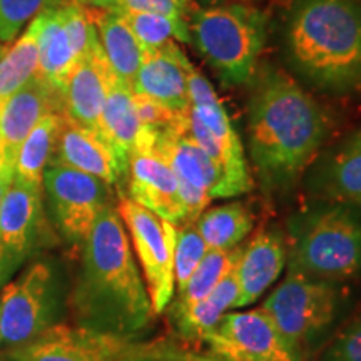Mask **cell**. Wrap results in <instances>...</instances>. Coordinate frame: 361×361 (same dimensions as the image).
Here are the masks:
<instances>
[{"label": "cell", "mask_w": 361, "mask_h": 361, "mask_svg": "<svg viewBox=\"0 0 361 361\" xmlns=\"http://www.w3.org/2000/svg\"><path fill=\"white\" fill-rule=\"evenodd\" d=\"M0 341H2V335H0Z\"/></svg>", "instance_id": "7bdbcfd3"}, {"label": "cell", "mask_w": 361, "mask_h": 361, "mask_svg": "<svg viewBox=\"0 0 361 361\" xmlns=\"http://www.w3.org/2000/svg\"><path fill=\"white\" fill-rule=\"evenodd\" d=\"M171 355L176 361H223L209 353H196V351H184L171 346Z\"/></svg>", "instance_id": "8d00e7d4"}, {"label": "cell", "mask_w": 361, "mask_h": 361, "mask_svg": "<svg viewBox=\"0 0 361 361\" xmlns=\"http://www.w3.org/2000/svg\"><path fill=\"white\" fill-rule=\"evenodd\" d=\"M239 255H241V246L234 247V250L207 251L200 266L192 273V276L189 278L186 286L178 291V295H174L176 300L171 301L168 306L169 314L183 313V311L200 303L201 300H204L218 286L221 279L236 266Z\"/></svg>", "instance_id": "f1b7e54d"}, {"label": "cell", "mask_w": 361, "mask_h": 361, "mask_svg": "<svg viewBox=\"0 0 361 361\" xmlns=\"http://www.w3.org/2000/svg\"><path fill=\"white\" fill-rule=\"evenodd\" d=\"M288 259V243L276 229H263L241 246L236 263L239 296L236 308H246L259 300L281 276Z\"/></svg>", "instance_id": "ffe728a7"}, {"label": "cell", "mask_w": 361, "mask_h": 361, "mask_svg": "<svg viewBox=\"0 0 361 361\" xmlns=\"http://www.w3.org/2000/svg\"><path fill=\"white\" fill-rule=\"evenodd\" d=\"M313 186L329 202L361 209V129L329 152L316 169Z\"/></svg>", "instance_id": "44dd1931"}, {"label": "cell", "mask_w": 361, "mask_h": 361, "mask_svg": "<svg viewBox=\"0 0 361 361\" xmlns=\"http://www.w3.org/2000/svg\"><path fill=\"white\" fill-rule=\"evenodd\" d=\"M37 25V75L54 89H64L67 75L79 62L61 12V0H51L34 19Z\"/></svg>", "instance_id": "7402d4cb"}, {"label": "cell", "mask_w": 361, "mask_h": 361, "mask_svg": "<svg viewBox=\"0 0 361 361\" xmlns=\"http://www.w3.org/2000/svg\"><path fill=\"white\" fill-rule=\"evenodd\" d=\"M188 99L189 107L219 101V97L216 96V90L213 89L209 80H207L192 64L188 71Z\"/></svg>", "instance_id": "d590c367"}, {"label": "cell", "mask_w": 361, "mask_h": 361, "mask_svg": "<svg viewBox=\"0 0 361 361\" xmlns=\"http://www.w3.org/2000/svg\"><path fill=\"white\" fill-rule=\"evenodd\" d=\"M2 106H4V102H0V116H2ZM0 173H8V174H12V171H8V169L6 168V164H4L2 154H0ZM12 176H13V174H12Z\"/></svg>", "instance_id": "ab89813d"}, {"label": "cell", "mask_w": 361, "mask_h": 361, "mask_svg": "<svg viewBox=\"0 0 361 361\" xmlns=\"http://www.w3.org/2000/svg\"><path fill=\"white\" fill-rule=\"evenodd\" d=\"M112 79L114 72L96 39L89 52L67 75L62 89L66 114L74 123L99 133L102 107Z\"/></svg>", "instance_id": "d6986e66"}, {"label": "cell", "mask_w": 361, "mask_h": 361, "mask_svg": "<svg viewBox=\"0 0 361 361\" xmlns=\"http://www.w3.org/2000/svg\"><path fill=\"white\" fill-rule=\"evenodd\" d=\"M0 290V353L20 348L59 323L61 286L47 261L30 263Z\"/></svg>", "instance_id": "8992f818"}, {"label": "cell", "mask_w": 361, "mask_h": 361, "mask_svg": "<svg viewBox=\"0 0 361 361\" xmlns=\"http://www.w3.org/2000/svg\"><path fill=\"white\" fill-rule=\"evenodd\" d=\"M340 286L288 271L286 278L266 298L261 310L269 316L286 345L300 356L335 319Z\"/></svg>", "instance_id": "52a82bcc"}, {"label": "cell", "mask_w": 361, "mask_h": 361, "mask_svg": "<svg viewBox=\"0 0 361 361\" xmlns=\"http://www.w3.org/2000/svg\"><path fill=\"white\" fill-rule=\"evenodd\" d=\"M192 0H87V7L112 12L157 13L176 20H186Z\"/></svg>", "instance_id": "1f68e13d"}, {"label": "cell", "mask_w": 361, "mask_h": 361, "mask_svg": "<svg viewBox=\"0 0 361 361\" xmlns=\"http://www.w3.org/2000/svg\"><path fill=\"white\" fill-rule=\"evenodd\" d=\"M319 361H361V314L338 333Z\"/></svg>", "instance_id": "836d02e7"}, {"label": "cell", "mask_w": 361, "mask_h": 361, "mask_svg": "<svg viewBox=\"0 0 361 361\" xmlns=\"http://www.w3.org/2000/svg\"><path fill=\"white\" fill-rule=\"evenodd\" d=\"M191 62L174 40L151 51H144L133 90L154 99L176 116L188 114V71Z\"/></svg>", "instance_id": "e0dca14e"}, {"label": "cell", "mask_w": 361, "mask_h": 361, "mask_svg": "<svg viewBox=\"0 0 361 361\" xmlns=\"http://www.w3.org/2000/svg\"><path fill=\"white\" fill-rule=\"evenodd\" d=\"M64 111L45 114L24 139L13 162V180L34 188H42V178L56 152L62 129Z\"/></svg>", "instance_id": "d4e9b609"}, {"label": "cell", "mask_w": 361, "mask_h": 361, "mask_svg": "<svg viewBox=\"0 0 361 361\" xmlns=\"http://www.w3.org/2000/svg\"><path fill=\"white\" fill-rule=\"evenodd\" d=\"M51 164L78 169L109 186H119L128 178V169L117 159L109 142L97 130L74 123L66 112Z\"/></svg>", "instance_id": "ac0fdd59"}, {"label": "cell", "mask_w": 361, "mask_h": 361, "mask_svg": "<svg viewBox=\"0 0 361 361\" xmlns=\"http://www.w3.org/2000/svg\"><path fill=\"white\" fill-rule=\"evenodd\" d=\"M59 241L45 211L42 188L13 180L0 209V288L37 252Z\"/></svg>", "instance_id": "30bf717a"}, {"label": "cell", "mask_w": 361, "mask_h": 361, "mask_svg": "<svg viewBox=\"0 0 361 361\" xmlns=\"http://www.w3.org/2000/svg\"><path fill=\"white\" fill-rule=\"evenodd\" d=\"M194 224L209 250H234L252 231L255 218L246 204L233 201L202 211Z\"/></svg>", "instance_id": "4316f807"}, {"label": "cell", "mask_w": 361, "mask_h": 361, "mask_svg": "<svg viewBox=\"0 0 361 361\" xmlns=\"http://www.w3.org/2000/svg\"><path fill=\"white\" fill-rule=\"evenodd\" d=\"M186 116H180L176 123L157 130L156 147L178 179L188 223H194L211 201L221 200L223 179L204 151L189 137L184 128Z\"/></svg>", "instance_id": "7c38bea8"}, {"label": "cell", "mask_w": 361, "mask_h": 361, "mask_svg": "<svg viewBox=\"0 0 361 361\" xmlns=\"http://www.w3.org/2000/svg\"><path fill=\"white\" fill-rule=\"evenodd\" d=\"M45 211L61 241L80 247L104 207L112 204V186L94 176L49 164L42 178Z\"/></svg>", "instance_id": "9c48e42d"}, {"label": "cell", "mask_w": 361, "mask_h": 361, "mask_svg": "<svg viewBox=\"0 0 361 361\" xmlns=\"http://www.w3.org/2000/svg\"><path fill=\"white\" fill-rule=\"evenodd\" d=\"M358 4H360V6H361V0H358Z\"/></svg>", "instance_id": "ee69618b"}, {"label": "cell", "mask_w": 361, "mask_h": 361, "mask_svg": "<svg viewBox=\"0 0 361 361\" xmlns=\"http://www.w3.org/2000/svg\"><path fill=\"white\" fill-rule=\"evenodd\" d=\"M239 296L236 266L218 283V286L204 300L178 314H169L178 335L186 341L202 340L209 329L231 308H236Z\"/></svg>", "instance_id": "484cf974"}, {"label": "cell", "mask_w": 361, "mask_h": 361, "mask_svg": "<svg viewBox=\"0 0 361 361\" xmlns=\"http://www.w3.org/2000/svg\"><path fill=\"white\" fill-rule=\"evenodd\" d=\"M72 324L142 340L154 319L151 298L117 206L104 207L80 246V266L69 300Z\"/></svg>", "instance_id": "6da1fadb"}, {"label": "cell", "mask_w": 361, "mask_h": 361, "mask_svg": "<svg viewBox=\"0 0 361 361\" xmlns=\"http://www.w3.org/2000/svg\"><path fill=\"white\" fill-rule=\"evenodd\" d=\"M64 111V97L37 74L4 102L0 116V154L13 174L17 152L34 126L49 112Z\"/></svg>", "instance_id": "2e32d148"}, {"label": "cell", "mask_w": 361, "mask_h": 361, "mask_svg": "<svg viewBox=\"0 0 361 361\" xmlns=\"http://www.w3.org/2000/svg\"><path fill=\"white\" fill-rule=\"evenodd\" d=\"M209 251L206 241L197 231L196 224L186 223L178 226L174 245V286L176 291H180L197 266Z\"/></svg>", "instance_id": "4dcf8cb0"}, {"label": "cell", "mask_w": 361, "mask_h": 361, "mask_svg": "<svg viewBox=\"0 0 361 361\" xmlns=\"http://www.w3.org/2000/svg\"><path fill=\"white\" fill-rule=\"evenodd\" d=\"M87 13L96 27L99 44L114 75L133 87L144 56L141 44L117 12L87 7Z\"/></svg>", "instance_id": "603a6c76"}, {"label": "cell", "mask_w": 361, "mask_h": 361, "mask_svg": "<svg viewBox=\"0 0 361 361\" xmlns=\"http://www.w3.org/2000/svg\"><path fill=\"white\" fill-rule=\"evenodd\" d=\"M133 99H134V107H135V112H137L139 123H141V126H147V128H154V129H164L173 123H176V121L180 117V116H176L174 112H171L169 109H166L162 104L156 102L154 99L142 96V94L134 92Z\"/></svg>", "instance_id": "e575fe53"}, {"label": "cell", "mask_w": 361, "mask_h": 361, "mask_svg": "<svg viewBox=\"0 0 361 361\" xmlns=\"http://www.w3.org/2000/svg\"><path fill=\"white\" fill-rule=\"evenodd\" d=\"M166 341H146L57 323L34 341L2 351L0 361H147Z\"/></svg>", "instance_id": "ba28073f"}, {"label": "cell", "mask_w": 361, "mask_h": 361, "mask_svg": "<svg viewBox=\"0 0 361 361\" xmlns=\"http://www.w3.org/2000/svg\"><path fill=\"white\" fill-rule=\"evenodd\" d=\"M133 30V34L141 44L142 51H151L171 40H189V27L186 20H176L157 13L144 12H117Z\"/></svg>", "instance_id": "f546056e"}, {"label": "cell", "mask_w": 361, "mask_h": 361, "mask_svg": "<svg viewBox=\"0 0 361 361\" xmlns=\"http://www.w3.org/2000/svg\"><path fill=\"white\" fill-rule=\"evenodd\" d=\"M79 4H82V6H85V4H87V0H78Z\"/></svg>", "instance_id": "b9f144b4"}, {"label": "cell", "mask_w": 361, "mask_h": 361, "mask_svg": "<svg viewBox=\"0 0 361 361\" xmlns=\"http://www.w3.org/2000/svg\"><path fill=\"white\" fill-rule=\"evenodd\" d=\"M39 71L37 25L32 20L20 37L0 47V102H6Z\"/></svg>", "instance_id": "83f0119b"}, {"label": "cell", "mask_w": 361, "mask_h": 361, "mask_svg": "<svg viewBox=\"0 0 361 361\" xmlns=\"http://www.w3.org/2000/svg\"><path fill=\"white\" fill-rule=\"evenodd\" d=\"M171 346L169 343H164V346H162V350L159 351V353L152 356V358H149L147 361H176L173 358V355H171Z\"/></svg>", "instance_id": "f35d334b"}, {"label": "cell", "mask_w": 361, "mask_h": 361, "mask_svg": "<svg viewBox=\"0 0 361 361\" xmlns=\"http://www.w3.org/2000/svg\"><path fill=\"white\" fill-rule=\"evenodd\" d=\"M201 341L223 361H303L261 308L228 311Z\"/></svg>", "instance_id": "5bb4252c"}, {"label": "cell", "mask_w": 361, "mask_h": 361, "mask_svg": "<svg viewBox=\"0 0 361 361\" xmlns=\"http://www.w3.org/2000/svg\"><path fill=\"white\" fill-rule=\"evenodd\" d=\"M201 4V7H209V6H218L221 0H197Z\"/></svg>", "instance_id": "60d3db41"}, {"label": "cell", "mask_w": 361, "mask_h": 361, "mask_svg": "<svg viewBox=\"0 0 361 361\" xmlns=\"http://www.w3.org/2000/svg\"><path fill=\"white\" fill-rule=\"evenodd\" d=\"M85 6H87V4H85Z\"/></svg>", "instance_id": "f6af8a7d"}, {"label": "cell", "mask_w": 361, "mask_h": 361, "mask_svg": "<svg viewBox=\"0 0 361 361\" xmlns=\"http://www.w3.org/2000/svg\"><path fill=\"white\" fill-rule=\"evenodd\" d=\"M286 51L298 74L331 94L361 90L358 0H295Z\"/></svg>", "instance_id": "3957f363"}, {"label": "cell", "mask_w": 361, "mask_h": 361, "mask_svg": "<svg viewBox=\"0 0 361 361\" xmlns=\"http://www.w3.org/2000/svg\"><path fill=\"white\" fill-rule=\"evenodd\" d=\"M328 130L322 107L290 75L264 72L247 109V151L261 186L268 192L295 186L323 147Z\"/></svg>", "instance_id": "7a4b0ae2"}, {"label": "cell", "mask_w": 361, "mask_h": 361, "mask_svg": "<svg viewBox=\"0 0 361 361\" xmlns=\"http://www.w3.org/2000/svg\"><path fill=\"white\" fill-rule=\"evenodd\" d=\"M286 264L291 273L335 283L361 273V209L328 202L298 214Z\"/></svg>", "instance_id": "277c9868"}, {"label": "cell", "mask_w": 361, "mask_h": 361, "mask_svg": "<svg viewBox=\"0 0 361 361\" xmlns=\"http://www.w3.org/2000/svg\"><path fill=\"white\" fill-rule=\"evenodd\" d=\"M51 0H0V42H13Z\"/></svg>", "instance_id": "d6a6232c"}, {"label": "cell", "mask_w": 361, "mask_h": 361, "mask_svg": "<svg viewBox=\"0 0 361 361\" xmlns=\"http://www.w3.org/2000/svg\"><path fill=\"white\" fill-rule=\"evenodd\" d=\"M184 128L189 137L218 168L223 179L221 200L251 191L252 179L245 157V147L221 101L191 107L184 121Z\"/></svg>", "instance_id": "4fadbf2b"}, {"label": "cell", "mask_w": 361, "mask_h": 361, "mask_svg": "<svg viewBox=\"0 0 361 361\" xmlns=\"http://www.w3.org/2000/svg\"><path fill=\"white\" fill-rule=\"evenodd\" d=\"M12 179H13L12 174H8V173H0V209H2L4 197H6L7 188H8V184L12 183Z\"/></svg>", "instance_id": "74e56055"}, {"label": "cell", "mask_w": 361, "mask_h": 361, "mask_svg": "<svg viewBox=\"0 0 361 361\" xmlns=\"http://www.w3.org/2000/svg\"><path fill=\"white\" fill-rule=\"evenodd\" d=\"M189 39L221 82L241 85L255 74L266 42V19L245 4L197 7L188 17Z\"/></svg>", "instance_id": "5b68a950"}, {"label": "cell", "mask_w": 361, "mask_h": 361, "mask_svg": "<svg viewBox=\"0 0 361 361\" xmlns=\"http://www.w3.org/2000/svg\"><path fill=\"white\" fill-rule=\"evenodd\" d=\"M157 130L141 126L130 151L128 197L176 226L186 224V211L179 196L178 179L156 147Z\"/></svg>", "instance_id": "9a60e30c"}, {"label": "cell", "mask_w": 361, "mask_h": 361, "mask_svg": "<svg viewBox=\"0 0 361 361\" xmlns=\"http://www.w3.org/2000/svg\"><path fill=\"white\" fill-rule=\"evenodd\" d=\"M133 94V87L114 75L109 90H107L101 123H99V134L109 142L117 159L123 162L126 169L129 168L130 151H133L135 139L141 130Z\"/></svg>", "instance_id": "cb8c5ba5"}, {"label": "cell", "mask_w": 361, "mask_h": 361, "mask_svg": "<svg viewBox=\"0 0 361 361\" xmlns=\"http://www.w3.org/2000/svg\"><path fill=\"white\" fill-rule=\"evenodd\" d=\"M117 211L128 231L130 247L141 266L152 310H168L174 300V245L178 226L162 219L137 202L121 196Z\"/></svg>", "instance_id": "8fae6325"}]
</instances>
